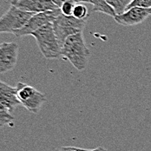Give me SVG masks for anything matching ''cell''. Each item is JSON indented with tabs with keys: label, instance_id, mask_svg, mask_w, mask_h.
<instances>
[{
	"label": "cell",
	"instance_id": "6da1fadb",
	"mask_svg": "<svg viewBox=\"0 0 151 151\" xmlns=\"http://www.w3.org/2000/svg\"><path fill=\"white\" fill-rule=\"evenodd\" d=\"M61 56L70 61L77 70L86 69L91 50L85 44L83 32L70 36L65 40Z\"/></svg>",
	"mask_w": 151,
	"mask_h": 151
},
{
	"label": "cell",
	"instance_id": "7a4b0ae2",
	"mask_svg": "<svg viewBox=\"0 0 151 151\" xmlns=\"http://www.w3.org/2000/svg\"><path fill=\"white\" fill-rule=\"evenodd\" d=\"M31 36L35 37L40 51L45 58L57 59L62 57L61 53L63 45L56 36L53 23L46 24L34 32Z\"/></svg>",
	"mask_w": 151,
	"mask_h": 151
},
{
	"label": "cell",
	"instance_id": "3957f363",
	"mask_svg": "<svg viewBox=\"0 0 151 151\" xmlns=\"http://www.w3.org/2000/svg\"><path fill=\"white\" fill-rule=\"evenodd\" d=\"M16 88L21 105L30 113L37 114L46 102L45 96L41 91L24 83H18Z\"/></svg>",
	"mask_w": 151,
	"mask_h": 151
},
{
	"label": "cell",
	"instance_id": "277c9868",
	"mask_svg": "<svg viewBox=\"0 0 151 151\" xmlns=\"http://www.w3.org/2000/svg\"><path fill=\"white\" fill-rule=\"evenodd\" d=\"M87 21L77 19L73 16L67 17L63 14L58 16L53 22V28L61 45H63L69 37L83 32Z\"/></svg>",
	"mask_w": 151,
	"mask_h": 151
},
{
	"label": "cell",
	"instance_id": "5b68a950",
	"mask_svg": "<svg viewBox=\"0 0 151 151\" xmlns=\"http://www.w3.org/2000/svg\"><path fill=\"white\" fill-rule=\"evenodd\" d=\"M34 15L35 13L24 12L12 5L0 18V32L13 34L22 29Z\"/></svg>",
	"mask_w": 151,
	"mask_h": 151
},
{
	"label": "cell",
	"instance_id": "8992f818",
	"mask_svg": "<svg viewBox=\"0 0 151 151\" xmlns=\"http://www.w3.org/2000/svg\"><path fill=\"white\" fill-rule=\"evenodd\" d=\"M61 14L62 12L60 9L37 13L30 18L28 23L22 29L17 30L13 34L17 37H25L29 35L31 36L34 32L41 29L46 24L53 23L57 19V17Z\"/></svg>",
	"mask_w": 151,
	"mask_h": 151
},
{
	"label": "cell",
	"instance_id": "52a82bcc",
	"mask_svg": "<svg viewBox=\"0 0 151 151\" xmlns=\"http://www.w3.org/2000/svg\"><path fill=\"white\" fill-rule=\"evenodd\" d=\"M19 46L15 42L2 43L0 45V72L4 74L17 65Z\"/></svg>",
	"mask_w": 151,
	"mask_h": 151
},
{
	"label": "cell",
	"instance_id": "ba28073f",
	"mask_svg": "<svg viewBox=\"0 0 151 151\" xmlns=\"http://www.w3.org/2000/svg\"><path fill=\"white\" fill-rule=\"evenodd\" d=\"M12 5L35 14L59 9L51 0H12Z\"/></svg>",
	"mask_w": 151,
	"mask_h": 151
},
{
	"label": "cell",
	"instance_id": "9c48e42d",
	"mask_svg": "<svg viewBox=\"0 0 151 151\" xmlns=\"http://www.w3.org/2000/svg\"><path fill=\"white\" fill-rule=\"evenodd\" d=\"M150 15L149 9H142L139 7H134L121 15H116L114 19L115 21L123 26H133L142 24Z\"/></svg>",
	"mask_w": 151,
	"mask_h": 151
},
{
	"label": "cell",
	"instance_id": "30bf717a",
	"mask_svg": "<svg viewBox=\"0 0 151 151\" xmlns=\"http://www.w3.org/2000/svg\"><path fill=\"white\" fill-rule=\"evenodd\" d=\"M21 105L17 95V88L12 87L4 82H0V107L8 110L12 114L14 112L16 108Z\"/></svg>",
	"mask_w": 151,
	"mask_h": 151
},
{
	"label": "cell",
	"instance_id": "8fae6325",
	"mask_svg": "<svg viewBox=\"0 0 151 151\" xmlns=\"http://www.w3.org/2000/svg\"><path fill=\"white\" fill-rule=\"evenodd\" d=\"M91 4H93L92 12L104 13L106 15L110 16L113 17L116 16L114 9L107 3L106 0H91Z\"/></svg>",
	"mask_w": 151,
	"mask_h": 151
},
{
	"label": "cell",
	"instance_id": "7c38bea8",
	"mask_svg": "<svg viewBox=\"0 0 151 151\" xmlns=\"http://www.w3.org/2000/svg\"><path fill=\"white\" fill-rule=\"evenodd\" d=\"M107 3L114 9L116 15L124 13L133 0H106Z\"/></svg>",
	"mask_w": 151,
	"mask_h": 151
},
{
	"label": "cell",
	"instance_id": "4fadbf2b",
	"mask_svg": "<svg viewBox=\"0 0 151 151\" xmlns=\"http://www.w3.org/2000/svg\"><path fill=\"white\" fill-rule=\"evenodd\" d=\"M5 125H9L11 127L14 126V116L8 110L0 107V126L3 128Z\"/></svg>",
	"mask_w": 151,
	"mask_h": 151
},
{
	"label": "cell",
	"instance_id": "5bb4252c",
	"mask_svg": "<svg viewBox=\"0 0 151 151\" xmlns=\"http://www.w3.org/2000/svg\"><path fill=\"white\" fill-rule=\"evenodd\" d=\"M73 17L80 20H88L89 18L88 8L82 4H76L73 12Z\"/></svg>",
	"mask_w": 151,
	"mask_h": 151
},
{
	"label": "cell",
	"instance_id": "9a60e30c",
	"mask_svg": "<svg viewBox=\"0 0 151 151\" xmlns=\"http://www.w3.org/2000/svg\"><path fill=\"white\" fill-rule=\"evenodd\" d=\"M134 7H139V8L150 10L151 9V0H133L126 11H128L131 8H134Z\"/></svg>",
	"mask_w": 151,
	"mask_h": 151
},
{
	"label": "cell",
	"instance_id": "2e32d148",
	"mask_svg": "<svg viewBox=\"0 0 151 151\" xmlns=\"http://www.w3.org/2000/svg\"><path fill=\"white\" fill-rule=\"evenodd\" d=\"M76 3L74 2H65L62 6H61L60 10L62 14L64 16H67V17H70V16H73V12H74V9H75V4Z\"/></svg>",
	"mask_w": 151,
	"mask_h": 151
},
{
	"label": "cell",
	"instance_id": "e0dca14e",
	"mask_svg": "<svg viewBox=\"0 0 151 151\" xmlns=\"http://www.w3.org/2000/svg\"><path fill=\"white\" fill-rule=\"evenodd\" d=\"M53 3H54V4H56L59 9L61 8V6L65 3V2H74V3H91V0H51Z\"/></svg>",
	"mask_w": 151,
	"mask_h": 151
},
{
	"label": "cell",
	"instance_id": "ac0fdd59",
	"mask_svg": "<svg viewBox=\"0 0 151 151\" xmlns=\"http://www.w3.org/2000/svg\"><path fill=\"white\" fill-rule=\"evenodd\" d=\"M97 148L93 149V150H86V149H80V148H76V147H62L59 151H96Z\"/></svg>",
	"mask_w": 151,
	"mask_h": 151
},
{
	"label": "cell",
	"instance_id": "d6986e66",
	"mask_svg": "<svg viewBox=\"0 0 151 151\" xmlns=\"http://www.w3.org/2000/svg\"><path fill=\"white\" fill-rule=\"evenodd\" d=\"M150 13L151 14V9H150Z\"/></svg>",
	"mask_w": 151,
	"mask_h": 151
},
{
	"label": "cell",
	"instance_id": "ffe728a7",
	"mask_svg": "<svg viewBox=\"0 0 151 151\" xmlns=\"http://www.w3.org/2000/svg\"><path fill=\"white\" fill-rule=\"evenodd\" d=\"M106 151H109V150H106Z\"/></svg>",
	"mask_w": 151,
	"mask_h": 151
}]
</instances>
